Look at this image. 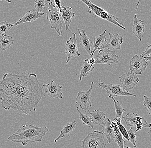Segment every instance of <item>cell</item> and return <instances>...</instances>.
Segmentation results:
<instances>
[{
	"instance_id": "cell-34",
	"label": "cell",
	"mask_w": 151,
	"mask_h": 148,
	"mask_svg": "<svg viewBox=\"0 0 151 148\" xmlns=\"http://www.w3.org/2000/svg\"><path fill=\"white\" fill-rule=\"evenodd\" d=\"M141 55L142 56H144L145 55H151V44L147 46L145 51L142 53Z\"/></svg>"
},
{
	"instance_id": "cell-26",
	"label": "cell",
	"mask_w": 151,
	"mask_h": 148,
	"mask_svg": "<svg viewBox=\"0 0 151 148\" xmlns=\"http://www.w3.org/2000/svg\"><path fill=\"white\" fill-rule=\"evenodd\" d=\"M77 112L80 115V117L79 119L83 122V124L86 125L88 127L90 128H91V129L94 130V125H93V123L92 121L91 120V118L90 117L88 116V112H86V114H83L79 110V107H77L76 108Z\"/></svg>"
},
{
	"instance_id": "cell-33",
	"label": "cell",
	"mask_w": 151,
	"mask_h": 148,
	"mask_svg": "<svg viewBox=\"0 0 151 148\" xmlns=\"http://www.w3.org/2000/svg\"><path fill=\"white\" fill-rule=\"evenodd\" d=\"M143 97L144 98V101L143 102V105L145 107L148 114L151 116V98L148 97L145 95H143Z\"/></svg>"
},
{
	"instance_id": "cell-3",
	"label": "cell",
	"mask_w": 151,
	"mask_h": 148,
	"mask_svg": "<svg viewBox=\"0 0 151 148\" xmlns=\"http://www.w3.org/2000/svg\"><path fill=\"white\" fill-rule=\"evenodd\" d=\"M86 5L88 7V12L89 14H92L96 17L108 21L110 23L117 25L118 27L125 30L126 28L123 24L118 21V18L109 14L103 8L99 7L96 5L93 4L89 0H80Z\"/></svg>"
},
{
	"instance_id": "cell-2",
	"label": "cell",
	"mask_w": 151,
	"mask_h": 148,
	"mask_svg": "<svg viewBox=\"0 0 151 148\" xmlns=\"http://www.w3.org/2000/svg\"><path fill=\"white\" fill-rule=\"evenodd\" d=\"M49 131V128L47 127L23 125L7 139L14 143H21L23 146H25L33 143L41 142L43 137Z\"/></svg>"
},
{
	"instance_id": "cell-17",
	"label": "cell",
	"mask_w": 151,
	"mask_h": 148,
	"mask_svg": "<svg viewBox=\"0 0 151 148\" xmlns=\"http://www.w3.org/2000/svg\"><path fill=\"white\" fill-rule=\"evenodd\" d=\"M80 34V42L79 45L84 49L90 56L91 55V42L89 37L87 35L86 31L83 29L78 28Z\"/></svg>"
},
{
	"instance_id": "cell-20",
	"label": "cell",
	"mask_w": 151,
	"mask_h": 148,
	"mask_svg": "<svg viewBox=\"0 0 151 148\" xmlns=\"http://www.w3.org/2000/svg\"><path fill=\"white\" fill-rule=\"evenodd\" d=\"M87 112L91 115V118L94 124L102 126L104 125L106 118V114L104 111L95 110L90 112L88 110Z\"/></svg>"
},
{
	"instance_id": "cell-16",
	"label": "cell",
	"mask_w": 151,
	"mask_h": 148,
	"mask_svg": "<svg viewBox=\"0 0 151 148\" xmlns=\"http://www.w3.org/2000/svg\"><path fill=\"white\" fill-rule=\"evenodd\" d=\"M44 15L43 13H38L37 11H28L24 16L17 21L13 26H17L22 24L28 23V22H32L36 20L37 19L42 17Z\"/></svg>"
},
{
	"instance_id": "cell-29",
	"label": "cell",
	"mask_w": 151,
	"mask_h": 148,
	"mask_svg": "<svg viewBox=\"0 0 151 148\" xmlns=\"http://www.w3.org/2000/svg\"><path fill=\"white\" fill-rule=\"evenodd\" d=\"M46 0H35V6L34 9L37 10L38 13H42V11L45 9L46 5L48 3V1Z\"/></svg>"
},
{
	"instance_id": "cell-1",
	"label": "cell",
	"mask_w": 151,
	"mask_h": 148,
	"mask_svg": "<svg viewBox=\"0 0 151 148\" xmlns=\"http://www.w3.org/2000/svg\"><path fill=\"white\" fill-rule=\"evenodd\" d=\"M36 74L23 72L13 74L6 73L0 80V100L3 108L12 109L28 115L35 111L44 96L43 89Z\"/></svg>"
},
{
	"instance_id": "cell-37",
	"label": "cell",
	"mask_w": 151,
	"mask_h": 148,
	"mask_svg": "<svg viewBox=\"0 0 151 148\" xmlns=\"http://www.w3.org/2000/svg\"><path fill=\"white\" fill-rule=\"evenodd\" d=\"M144 57L148 63L151 64V55L148 56H144Z\"/></svg>"
},
{
	"instance_id": "cell-4",
	"label": "cell",
	"mask_w": 151,
	"mask_h": 148,
	"mask_svg": "<svg viewBox=\"0 0 151 148\" xmlns=\"http://www.w3.org/2000/svg\"><path fill=\"white\" fill-rule=\"evenodd\" d=\"M48 1L47 7V18L50 23V27L54 29L58 36L62 35V23L61 18V14L58 8L51 0H47Z\"/></svg>"
},
{
	"instance_id": "cell-10",
	"label": "cell",
	"mask_w": 151,
	"mask_h": 148,
	"mask_svg": "<svg viewBox=\"0 0 151 148\" xmlns=\"http://www.w3.org/2000/svg\"><path fill=\"white\" fill-rule=\"evenodd\" d=\"M76 34L73 33L72 37L70 38L67 41L65 46V53L67 55V59L66 64L69 62L73 57L80 56V54L78 51L77 45V39H76Z\"/></svg>"
},
{
	"instance_id": "cell-5",
	"label": "cell",
	"mask_w": 151,
	"mask_h": 148,
	"mask_svg": "<svg viewBox=\"0 0 151 148\" xmlns=\"http://www.w3.org/2000/svg\"><path fill=\"white\" fill-rule=\"evenodd\" d=\"M105 136L101 132L95 130L88 133L82 140V148H106Z\"/></svg>"
},
{
	"instance_id": "cell-18",
	"label": "cell",
	"mask_w": 151,
	"mask_h": 148,
	"mask_svg": "<svg viewBox=\"0 0 151 148\" xmlns=\"http://www.w3.org/2000/svg\"><path fill=\"white\" fill-rule=\"evenodd\" d=\"M111 121L109 118L106 119L104 123L102 125L103 130L101 132L106 137L107 144H109L113 141L115 138L114 131L111 125Z\"/></svg>"
},
{
	"instance_id": "cell-35",
	"label": "cell",
	"mask_w": 151,
	"mask_h": 148,
	"mask_svg": "<svg viewBox=\"0 0 151 148\" xmlns=\"http://www.w3.org/2000/svg\"><path fill=\"white\" fill-rule=\"evenodd\" d=\"M54 4L58 8L59 12L61 13V0H54Z\"/></svg>"
},
{
	"instance_id": "cell-30",
	"label": "cell",
	"mask_w": 151,
	"mask_h": 148,
	"mask_svg": "<svg viewBox=\"0 0 151 148\" xmlns=\"http://www.w3.org/2000/svg\"><path fill=\"white\" fill-rule=\"evenodd\" d=\"M13 24H9L6 21H1L0 23V35L4 34H6L12 27Z\"/></svg>"
},
{
	"instance_id": "cell-21",
	"label": "cell",
	"mask_w": 151,
	"mask_h": 148,
	"mask_svg": "<svg viewBox=\"0 0 151 148\" xmlns=\"http://www.w3.org/2000/svg\"><path fill=\"white\" fill-rule=\"evenodd\" d=\"M106 30L104 31L101 34L97 36L94 38V43H93L92 48L93 50L91 51V57H93L94 52L97 50H100L105 44V39L106 36Z\"/></svg>"
},
{
	"instance_id": "cell-15",
	"label": "cell",
	"mask_w": 151,
	"mask_h": 148,
	"mask_svg": "<svg viewBox=\"0 0 151 148\" xmlns=\"http://www.w3.org/2000/svg\"><path fill=\"white\" fill-rule=\"evenodd\" d=\"M61 12L60 14L61 19L65 22L66 30H69L72 19L75 16V13H73L71 7L61 6Z\"/></svg>"
},
{
	"instance_id": "cell-19",
	"label": "cell",
	"mask_w": 151,
	"mask_h": 148,
	"mask_svg": "<svg viewBox=\"0 0 151 148\" xmlns=\"http://www.w3.org/2000/svg\"><path fill=\"white\" fill-rule=\"evenodd\" d=\"M76 121H74L71 122H67L61 129L59 135L55 139L54 143H56L59 139L65 137L66 136L70 137V133L75 129L76 127Z\"/></svg>"
},
{
	"instance_id": "cell-6",
	"label": "cell",
	"mask_w": 151,
	"mask_h": 148,
	"mask_svg": "<svg viewBox=\"0 0 151 148\" xmlns=\"http://www.w3.org/2000/svg\"><path fill=\"white\" fill-rule=\"evenodd\" d=\"M99 86L101 89H105L109 95V98H115L120 96L136 97V95L127 92L120 85L106 84L99 79Z\"/></svg>"
},
{
	"instance_id": "cell-28",
	"label": "cell",
	"mask_w": 151,
	"mask_h": 148,
	"mask_svg": "<svg viewBox=\"0 0 151 148\" xmlns=\"http://www.w3.org/2000/svg\"><path fill=\"white\" fill-rule=\"evenodd\" d=\"M137 116V114L134 112L132 113L128 112L124 117H122V119L127 126L135 127Z\"/></svg>"
},
{
	"instance_id": "cell-24",
	"label": "cell",
	"mask_w": 151,
	"mask_h": 148,
	"mask_svg": "<svg viewBox=\"0 0 151 148\" xmlns=\"http://www.w3.org/2000/svg\"><path fill=\"white\" fill-rule=\"evenodd\" d=\"M94 67L93 65L89 64L86 60L83 63L80 69V75L76 74L79 78V80L82 82V78L86 77L91 72L93 71L94 69Z\"/></svg>"
},
{
	"instance_id": "cell-13",
	"label": "cell",
	"mask_w": 151,
	"mask_h": 148,
	"mask_svg": "<svg viewBox=\"0 0 151 148\" xmlns=\"http://www.w3.org/2000/svg\"><path fill=\"white\" fill-rule=\"evenodd\" d=\"M109 38L105 39V44L101 49L112 48L120 50L121 45L123 42V36H120L119 33L116 34L109 33Z\"/></svg>"
},
{
	"instance_id": "cell-36",
	"label": "cell",
	"mask_w": 151,
	"mask_h": 148,
	"mask_svg": "<svg viewBox=\"0 0 151 148\" xmlns=\"http://www.w3.org/2000/svg\"><path fill=\"white\" fill-rule=\"evenodd\" d=\"M85 60L89 64L93 65L96 64V60L94 58V57H91L90 59H86Z\"/></svg>"
},
{
	"instance_id": "cell-39",
	"label": "cell",
	"mask_w": 151,
	"mask_h": 148,
	"mask_svg": "<svg viewBox=\"0 0 151 148\" xmlns=\"http://www.w3.org/2000/svg\"><path fill=\"white\" fill-rule=\"evenodd\" d=\"M125 147H126V148H131L129 147H128V146H127V145H126V144H125Z\"/></svg>"
},
{
	"instance_id": "cell-25",
	"label": "cell",
	"mask_w": 151,
	"mask_h": 148,
	"mask_svg": "<svg viewBox=\"0 0 151 148\" xmlns=\"http://www.w3.org/2000/svg\"><path fill=\"white\" fill-rule=\"evenodd\" d=\"M109 99H112L114 101V106H115V111H116V117L113 119L114 121L116 122L119 120L122 121V115L124 112H125V110L123 108L121 105L120 102L119 101H116L115 100L114 98H109Z\"/></svg>"
},
{
	"instance_id": "cell-27",
	"label": "cell",
	"mask_w": 151,
	"mask_h": 148,
	"mask_svg": "<svg viewBox=\"0 0 151 148\" xmlns=\"http://www.w3.org/2000/svg\"><path fill=\"white\" fill-rule=\"evenodd\" d=\"M135 127L136 128V132H138L139 130L146 128L151 129V124L148 123L144 117H141L137 115V116Z\"/></svg>"
},
{
	"instance_id": "cell-31",
	"label": "cell",
	"mask_w": 151,
	"mask_h": 148,
	"mask_svg": "<svg viewBox=\"0 0 151 148\" xmlns=\"http://www.w3.org/2000/svg\"><path fill=\"white\" fill-rule=\"evenodd\" d=\"M127 132L129 136V141H131L134 147H137L136 139L138 137L136 136L135 132L133 129L132 127H131L130 129Z\"/></svg>"
},
{
	"instance_id": "cell-9",
	"label": "cell",
	"mask_w": 151,
	"mask_h": 148,
	"mask_svg": "<svg viewBox=\"0 0 151 148\" xmlns=\"http://www.w3.org/2000/svg\"><path fill=\"white\" fill-rule=\"evenodd\" d=\"M148 66V63L144 56L135 54L131 58L130 61L129 69L134 74L140 75L146 69Z\"/></svg>"
},
{
	"instance_id": "cell-7",
	"label": "cell",
	"mask_w": 151,
	"mask_h": 148,
	"mask_svg": "<svg viewBox=\"0 0 151 148\" xmlns=\"http://www.w3.org/2000/svg\"><path fill=\"white\" fill-rule=\"evenodd\" d=\"M97 56L96 64L110 65L119 62L120 57L116 54L115 51L111 50L109 49H100Z\"/></svg>"
},
{
	"instance_id": "cell-38",
	"label": "cell",
	"mask_w": 151,
	"mask_h": 148,
	"mask_svg": "<svg viewBox=\"0 0 151 148\" xmlns=\"http://www.w3.org/2000/svg\"><path fill=\"white\" fill-rule=\"evenodd\" d=\"M6 1L8 2V3H11V1L10 0H0V1Z\"/></svg>"
},
{
	"instance_id": "cell-11",
	"label": "cell",
	"mask_w": 151,
	"mask_h": 148,
	"mask_svg": "<svg viewBox=\"0 0 151 148\" xmlns=\"http://www.w3.org/2000/svg\"><path fill=\"white\" fill-rule=\"evenodd\" d=\"M119 81L124 89L129 92L137 85L139 79L136 74L127 71L119 77Z\"/></svg>"
},
{
	"instance_id": "cell-12",
	"label": "cell",
	"mask_w": 151,
	"mask_h": 148,
	"mask_svg": "<svg viewBox=\"0 0 151 148\" xmlns=\"http://www.w3.org/2000/svg\"><path fill=\"white\" fill-rule=\"evenodd\" d=\"M45 93L52 98H57L60 99L63 98V93L61 92L62 86L55 82L53 80L50 83L45 85Z\"/></svg>"
},
{
	"instance_id": "cell-22",
	"label": "cell",
	"mask_w": 151,
	"mask_h": 148,
	"mask_svg": "<svg viewBox=\"0 0 151 148\" xmlns=\"http://www.w3.org/2000/svg\"><path fill=\"white\" fill-rule=\"evenodd\" d=\"M111 125L114 131L115 134V143H116L120 148H124V145H125V141L124 140L123 138V136L120 132L119 130L118 129V125H117L116 122H111Z\"/></svg>"
},
{
	"instance_id": "cell-23",
	"label": "cell",
	"mask_w": 151,
	"mask_h": 148,
	"mask_svg": "<svg viewBox=\"0 0 151 148\" xmlns=\"http://www.w3.org/2000/svg\"><path fill=\"white\" fill-rule=\"evenodd\" d=\"M14 43V39L11 36L7 35L6 34L0 35V49L1 50L9 49Z\"/></svg>"
},
{
	"instance_id": "cell-32",
	"label": "cell",
	"mask_w": 151,
	"mask_h": 148,
	"mask_svg": "<svg viewBox=\"0 0 151 148\" xmlns=\"http://www.w3.org/2000/svg\"><path fill=\"white\" fill-rule=\"evenodd\" d=\"M121 122L122 121L120 120L116 122L118 125V129L119 130L121 134H122L123 137H124L127 141H129V136L127 133V130L126 129L124 125L122 124Z\"/></svg>"
},
{
	"instance_id": "cell-14",
	"label": "cell",
	"mask_w": 151,
	"mask_h": 148,
	"mask_svg": "<svg viewBox=\"0 0 151 148\" xmlns=\"http://www.w3.org/2000/svg\"><path fill=\"white\" fill-rule=\"evenodd\" d=\"M137 15L135 14L134 16V23H133L132 32L139 39L142 41L143 37V33L145 31V25L143 24L144 21L139 19L137 17Z\"/></svg>"
},
{
	"instance_id": "cell-8",
	"label": "cell",
	"mask_w": 151,
	"mask_h": 148,
	"mask_svg": "<svg viewBox=\"0 0 151 148\" xmlns=\"http://www.w3.org/2000/svg\"><path fill=\"white\" fill-rule=\"evenodd\" d=\"M94 82H92L90 87L88 90L82 91L77 94L76 99L75 103L79 105L82 110H84L86 112L88 111V108L92 106L91 99L93 95H91Z\"/></svg>"
}]
</instances>
